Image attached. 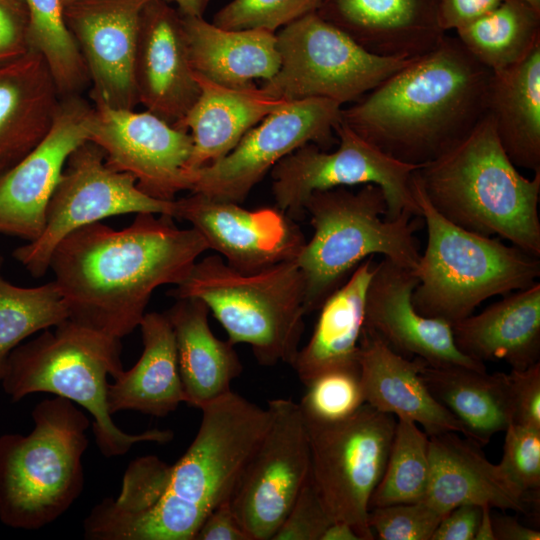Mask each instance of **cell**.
I'll use <instances>...</instances> for the list:
<instances>
[{
  "label": "cell",
  "instance_id": "obj_45",
  "mask_svg": "<svg viewBox=\"0 0 540 540\" xmlns=\"http://www.w3.org/2000/svg\"><path fill=\"white\" fill-rule=\"evenodd\" d=\"M504 0H438V16L444 32L457 30L493 10Z\"/></svg>",
  "mask_w": 540,
  "mask_h": 540
},
{
  "label": "cell",
  "instance_id": "obj_43",
  "mask_svg": "<svg viewBox=\"0 0 540 540\" xmlns=\"http://www.w3.org/2000/svg\"><path fill=\"white\" fill-rule=\"evenodd\" d=\"M508 374L512 424L540 428V362ZM510 423V424H511Z\"/></svg>",
  "mask_w": 540,
  "mask_h": 540
},
{
  "label": "cell",
  "instance_id": "obj_33",
  "mask_svg": "<svg viewBox=\"0 0 540 540\" xmlns=\"http://www.w3.org/2000/svg\"><path fill=\"white\" fill-rule=\"evenodd\" d=\"M420 376L434 398L464 426L466 438L485 445L512 422L508 374L463 366H432L422 360Z\"/></svg>",
  "mask_w": 540,
  "mask_h": 540
},
{
  "label": "cell",
  "instance_id": "obj_15",
  "mask_svg": "<svg viewBox=\"0 0 540 540\" xmlns=\"http://www.w3.org/2000/svg\"><path fill=\"white\" fill-rule=\"evenodd\" d=\"M271 421L229 505L251 540H272L310 474L305 418L290 399L269 400Z\"/></svg>",
  "mask_w": 540,
  "mask_h": 540
},
{
  "label": "cell",
  "instance_id": "obj_34",
  "mask_svg": "<svg viewBox=\"0 0 540 540\" xmlns=\"http://www.w3.org/2000/svg\"><path fill=\"white\" fill-rule=\"evenodd\" d=\"M455 31L476 60L497 72L521 62L540 45V10L526 0H504Z\"/></svg>",
  "mask_w": 540,
  "mask_h": 540
},
{
  "label": "cell",
  "instance_id": "obj_14",
  "mask_svg": "<svg viewBox=\"0 0 540 540\" xmlns=\"http://www.w3.org/2000/svg\"><path fill=\"white\" fill-rule=\"evenodd\" d=\"M341 110L339 103L324 98L287 102L251 128L227 155L191 171L190 192L241 204L288 154L307 143L330 147Z\"/></svg>",
  "mask_w": 540,
  "mask_h": 540
},
{
  "label": "cell",
  "instance_id": "obj_51",
  "mask_svg": "<svg viewBox=\"0 0 540 540\" xmlns=\"http://www.w3.org/2000/svg\"><path fill=\"white\" fill-rule=\"evenodd\" d=\"M175 2L183 16H203L208 0H165Z\"/></svg>",
  "mask_w": 540,
  "mask_h": 540
},
{
  "label": "cell",
  "instance_id": "obj_22",
  "mask_svg": "<svg viewBox=\"0 0 540 540\" xmlns=\"http://www.w3.org/2000/svg\"><path fill=\"white\" fill-rule=\"evenodd\" d=\"M316 13L379 56L417 58L446 35L438 0H321Z\"/></svg>",
  "mask_w": 540,
  "mask_h": 540
},
{
  "label": "cell",
  "instance_id": "obj_49",
  "mask_svg": "<svg viewBox=\"0 0 540 540\" xmlns=\"http://www.w3.org/2000/svg\"><path fill=\"white\" fill-rule=\"evenodd\" d=\"M321 540H361L354 528L342 521H333L323 533Z\"/></svg>",
  "mask_w": 540,
  "mask_h": 540
},
{
  "label": "cell",
  "instance_id": "obj_19",
  "mask_svg": "<svg viewBox=\"0 0 540 540\" xmlns=\"http://www.w3.org/2000/svg\"><path fill=\"white\" fill-rule=\"evenodd\" d=\"M149 0H74L64 20L85 62L95 105L134 109V63L142 10Z\"/></svg>",
  "mask_w": 540,
  "mask_h": 540
},
{
  "label": "cell",
  "instance_id": "obj_10",
  "mask_svg": "<svg viewBox=\"0 0 540 540\" xmlns=\"http://www.w3.org/2000/svg\"><path fill=\"white\" fill-rule=\"evenodd\" d=\"M275 34L280 67L261 89L288 102L308 98L329 99L341 106L356 102L414 59L370 53L316 12Z\"/></svg>",
  "mask_w": 540,
  "mask_h": 540
},
{
  "label": "cell",
  "instance_id": "obj_44",
  "mask_svg": "<svg viewBox=\"0 0 540 540\" xmlns=\"http://www.w3.org/2000/svg\"><path fill=\"white\" fill-rule=\"evenodd\" d=\"M28 12L23 0H0V65L17 60L30 49Z\"/></svg>",
  "mask_w": 540,
  "mask_h": 540
},
{
  "label": "cell",
  "instance_id": "obj_2",
  "mask_svg": "<svg viewBox=\"0 0 540 540\" xmlns=\"http://www.w3.org/2000/svg\"><path fill=\"white\" fill-rule=\"evenodd\" d=\"M492 71L445 35L383 80L341 121L388 156L423 166L468 137L486 115Z\"/></svg>",
  "mask_w": 540,
  "mask_h": 540
},
{
  "label": "cell",
  "instance_id": "obj_38",
  "mask_svg": "<svg viewBox=\"0 0 540 540\" xmlns=\"http://www.w3.org/2000/svg\"><path fill=\"white\" fill-rule=\"evenodd\" d=\"M306 388L298 404L307 419L323 422L341 420L365 403L360 371L327 372L313 379Z\"/></svg>",
  "mask_w": 540,
  "mask_h": 540
},
{
  "label": "cell",
  "instance_id": "obj_35",
  "mask_svg": "<svg viewBox=\"0 0 540 540\" xmlns=\"http://www.w3.org/2000/svg\"><path fill=\"white\" fill-rule=\"evenodd\" d=\"M28 12L30 51L45 60L60 97L80 95L89 74L63 14L62 0H23Z\"/></svg>",
  "mask_w": 540,
  "mask_h": 540
},
{
  "label": "cell",
  "instance_id": "obj_40",
  "mask_svg": "<svg viewBox=\"0 0 540 540\" xmlns=\"http://www.w3.org/2000/svg\"><path fill=\"white\" fill-rule=\"evenodd\" d=\"M499 463L506 477L527 497L539 504L540 428L509 424Z\"/></svg>",
  "mask_w": 540,
  "mask_h": 540
},
{
  "label": "cell",
  "instance_id": "obj_37",
  "mask_svg": "<svg viewBox=\"0 0 540 540\" xmlns=\"http://www.w3.org/2000/svg\"><path fill=\"white\" fill-rule=\"evenodd\" d=\"M429 473V436L415 422L398 418L386 467L368 509L422 501Z\"/></svg>",
  "mask_w": 540,
  "mask_h": 540
},
{
  "label": "cell",
  "instance_id": "obj_48",
  "mask_svg": "<svg viewBox=\"0 0 540 540\" xmlns=\"http://www.w3.org/2000/svg\"><path fill=\"white\" fill-rule=\"evenodd\" d=\"M492 526L496 540H540V532L521 524L516 518L492 513Z\"/></svg>",
  "mask_w": 540,
  "mask_h": 540
},
{
  "label": "cell",
  "instance_id": "obj_50",
  "mask_svg": "<svg viewBox=\"0 0 540 540\" xmlns=\"http://www.w3.org/2000/svg\"><path fill=\"white\" fill-rule=\"evenodd\" d=\"M474 540H496L493 532L491 508L481 507V516Z\"/></svg>",
  "mask_w": 540,
  "mask_h": 540
},
{
  "label": "cell",
  "instance_id": "obj_47",
  "mask_svg": "<svg viewBox=\"0 0 540 540\" xmlns=\"http://www.w3.org/2000/svg\"><path fill=\"white\" fill-rule=\"evenodd\" d=\"M194 540H251V538L238 522L229 502H225L208 514Z\"/></svg>",
  "mask_w": 540,
  "mask_h": 540
},
{
  "label": "cell",
  "instance_id": "obj_9",
  "mask_svg": "<svg viewBox=\"0 0 540 540\" xmlns=\"http://www.w3.org/2000/svg\"><path fill=\"white\" fill-rule=\"evenodd\" d=\"M195 438L170 465L156 501L155 516L195 535L215 508L229 502L237 482L271 421L268 407L229 391L204 405Z\"/></svg>",
  "mask_w": 540,
  "mask_h": 540
},
{
  "label": "cell",
  "instance_id": "obj_13",
  "mask_svg": "<svg viewBox=\"0 0 540 540\" xmlns=\"http://www.w3.org/2000/svg\"><path fill=\"white\" fill-rule=\"evenodd\" d=\"M173 201L142 192L136 178L111 169L103 150L87 140L68 157L46 209L45 226L34 241L16 248L13 257L35 278L49 269L51 255L67 235L101 219L131 213L173 218Z\"/></svg>",
  "mask_w": 540,
  "mask_h": 540
},
{
  "label": "cell",
  "instance_id": "obj_27",
  "mask_svg": "<svg viewBox=\"0 0 540 540\" xmlns=\"http://www.w3.org/2000/svg\"><path fill=\"white\" fill-rule=\"evenodd\" d=\"M200 94L175 128L190 132L193 148L188 171L211 164L227 155L254 126L284 106V101L256 85L235 89L218 85L195 74Z\"/></svg>",
  "mask_w": 540,
  "mask_h": 540
},
{
  "label": "cell",
  "instance_id": "obj_53",
  "mask_svg": "<svg viewBox=\"0 0 540 540\" xmlns=\"http://www.w3.org/2000/svg\"><path fill=\"white\" fill-rule=\"evenodd\" d=\"M63 1V5L66 6L67 4L73 2L74 0H62Z\"/></svg>",
  "mask_w": 540,
  "mask_h": 540
},
{
  "label": "cell",
  "instance_id": "obj_32",
  "mask_svg": "<svg viewBox=\"0 0 540 540\" xmlns=\"http://www.w3.org/2000/svg\"><path fill=\"white\" fill-rule=\"evenodd\" d=\"M486 114L511 162L540 172V45L516 65L492 72Z\"/></svg>",
  "mask_w": 540,
  "mask_h": 540
},
{
  "label": "cell",
  "instance_id": "obj_3",
  "mask_svg": "<svg viewBox=\"0 0 540 540\" xmlns=\"http://www.w3.org/2000/svg\"><path fill=\"white\" fill-rule=\"evenodd\" d=\"M415 176L445 219L540 257V172L531 179L520 174L487 114L468 137Z\"/></svg>",
  "mask_w": 540,
  "mask_h": 540
},
{
  "label": "cell",
  "instance_id": "obj_8",
  "mask_svg": "<svg viewBox=\"0 0 540 540\" xmlns=\"http://www.w3.org/2000/svg\"><path fill=\"white\" fill-rule=\"evenodd\" d=\"M168 295L203 301L228 341L248 344L260 365H291L296 357L306 313L304 281L295 260L242 273L220 255H208Z\"/></svg>",
  "mask_w": 540,
  "mask_h": 540
},
{
  "label": "cell",
  "instance_id": "obj_54",
  "mask_svg": "<svg viewBox=\"0 0 540 540\" xmlns=\"http://www.w3.org/2000/svg\"><path fill=\"white\" fill-rule=\"evenodd\" d=\"M2 263H3V258H2V256L0 255V268H1Z\"/></svg>",
  "mask_w": 540,
  "mask_h": 540
},
{
  "label": "cell",
  "instance_id": "obj_52",
  "mask_svg": "<svg viewBox=\"0 0 540 540\" xmlns=\"http://www.w3.org/2000/svg\"><path fill=\"white\" fill-rule=\"evenodd\" d=\"M529 2L532 6L540 10V0H526Z\"/></svg>",
  "mask_w": 540,
  "mask_h": 540
},
{
  "label": "cell",
  "instance_id": "obj_23",
  "mask_svg": "<svg viewBox=\"0 0 540 540\" xmlns=\"http://www.w3.org/2000/svg\"><path fill=\"white\" fill-rule=\"evenodd\" d=\"M456 432L429 436L430 473L424 501L446 515L459 505L488 506L528 515L531 503L469 439Z\"/></svg>",
  "mask_w": 540,
  "mask_h": 540
},
{
  "label": "cell",
  "instance_id": "obj_30",
  "mask_svg": "<svg viewBox=\"0 0 540 540\" xmlns=\"http://www.w3.org/2000/svg\"><path fill=\"white\" fill-rule=\"evenodd\" d=\"M139 327L143 352L131 369L108 383V410L165 417L185 402L174 331L164 312L145 313Z\"/></svg>",
  "mask_w": 540,
  "mask_h": 540
},
{
  "label": "cell",
  "instance_id": "obj_24",
  "mask_svg": "<svg viewBox=\"0 0 540 540\" xmlns=\"http://www.w3.org/2000/svg\"><path fill=\"white\" fill-rule=\"evenodd\" d=\"M358 361L365 403L420 424L429 436L445 432L467 436L461 422L434 398L422 380V359L403 357L362 329Z\"/></svg>",
  "mask_w": 540,
  "mask_h": 540
},
{
  "label": "cell",
  "instance_id": "obj_5",
  "mask_svg": "<svg viewBox=\"0 0 540 540\" xmlns=\"http://www.w3.org/2000/svg\"><path fill=\"white\" fill-rule=\"evenodd\" d=\"M28 435L0 436V521L38 530L63 515L84 489L82 463L91 423L63 397L39 402Z\"/></svg>",
  "mask_w": 540,
  "mask_h": 540
},
{
  "label": "cell",
  "instance_id": "obj_11",
  "mask_svg": "<svg viewBox=\"0 0 540 540\" xmlns=\"http://www.w3.org/2000/svg\"><path fill=\"white\" fill-rule=\"evenodd\" d=\"M305 422L311 478L329 516L350 524L361 540L375 539L368 505L386 467L396 417L364 403L341 420Z\"/></svg>",
  "mask_w": 540,
  "mask_h": 540
},
{
  "label": "cell",
  "instance_id": "obj_21",
  "mask_svg": "<svg viewBox=\"0 0 540 540\" xmlns=\"http://www.w3.org/2000/svg\"><path fill=\"white\" fill-rule=\"evenodd\" d=\"M134 80L139 103L171 125L199 97L182 15L165 0H149L142 10Z\"/></svg>",
  "mask_w": 540,
  "mask_h": 540
},
{
  "label": "cell",
  "instance_id": "obj_4",
  "mask_svg": "<svg viewBox=\"0 0 540 540\" xmlns=\"http://www.w3.org/2000/svg\"><path fill=\"white\" fill-rule=\"evenodd\" d=\"M121 350V339L66 319L53 332L46 329L16 347L0 383L12 402L45 392L86 409L93 417L96 445L106 458L125 455L137 443L171 441V430L131 434L112 420L107 406V377L115 379L123 371Z\"/></svg>",
  "mask_w": 540,
  "mask_h": 540
},
{
  "label": "cell",
  "instance_id": "obj_17",
  "mask_svg": "<svg viewBox=\"0 0 540 540\" xmlns=\"http://www.w3.org/2000/svg\"><path fill=\"white\" fill-rule=\"evenodd\" d=\"M173 218L189 222L208 249L242 273L295 260L306 243L296 221L276 206L247 210L191 193L174 200Z\"/></svg>",
  "mask_w": 540,
  "mask_h": 540
},
{
  "label": "cell",
  "instance_id": "obj_1",
  "mask_svg": "<svg viewBox=\"0 0 540 540\" xmlns=\"http://www.w3.org/2000/svg\"><path fill=\"white\" fill-rule=\"evenodd\" d=\"M173 219L138 213L121 230L99 221L62 239L49 269L68 319L119 339L139 327L154 290L182 283L209 250L196 229H180Z\"/></svg>",
  "mask_w": 540,
  "mask_h": 540
},
{
  "label": "cell",
  "instance_id": "obj_20",
  "mask_svg": "<svg viewBox=\"0 0 540 540\" xmlns=\"http://www.w3.org/2000/svg\"><path fill=\"white\" fill-rule=\"evenodd\" d=\"M418 281L413 270L386 257L376 264L366 290L363 330L409 359L487 371L485 364L457 349L450 323L417 312L412 294Z\"/></svg>",
  "mask_w": 540,
  "mask_h": 540
},
{
  "label": "cell",
  "instance_id": "obj_7",
  "mask_svg": "<svg viewBox=\"0 0 540 540\" xmlns=\"http://www.w3.org/2000/svg\"><path fill=\"white\" fill-rule=\"evenodd\" d=\"M412 186L428 234L426 250L414 271L419 281L412 294L421 315L452 325L486 299L528 288L539 278V256L442 217L427 200L415 172Z\"/></svg>",
  "mask_w": 540,
  "mask_h": 540
},
{
  "label": "cell",
  "instance_id": "obj_25",
  "mask_svg": "<svg viewBox=\"0 0 540 540\" xmlns=\"http://www.w3.org/2000/svg\"><path fill=\"white\" fill-rule=\"evenodd\" d=\"M451 328L457 349L477 362L505 361L516 370L540 362V283L506 294Z\"/></svg>",
  "mask_w": 540,
  "mask_h": 540
},
{
  "label": "cell",
  "instance_id": "obj_16",
  "mask_svg": "<svg viewBox=\"0 0 540 540\" xmlns=\"http://www.w3.org/2000/svg\"><path fill=\"white\" fill-rule=\"evenodd\" d=\"M88 129V140L103 150L107 166L133 175L148 196L173 201L179 192L190 191L187 164L193 141L189 132L147 110L105 105L92 108Z\"/></svg>",
  "mask_w": 540,
  "mask_h": 540
},
{
  "label": "cell",
  "instance_id": "obj_41",
  "mask_svg": "<svg viewBox=\"0 0 540 540\" xmlns=\"http://www.w3.org/2000/svg\"><path fill=\"white\" fill-rule=\"evenodd\" d=\"M444 516L422 500L372 508L367 521L380 540H431Z\"/></svg>",
  "mask_w": 540,
  "mask_h": 540
},
{
  "label": "cell",
  "instance_id": "obj_46",
  "mask_svg": "<svg viewBox=\"0 0 540 540\" xmlns=\"http://www.w3.org/2000/svg\"><path fill=\"white\" fill-rule=\"evenodd\" d=\"M480 516L481 507L459 505L443 517L431 540H474Z\"/></svg>",
  "mask_w": 540,
  "mask_h": 540
},
{
  "label": "cell",
  "instance_id": "obj_36",
  "mask_svg": "<svg viewBox=\"0 0 540 540\" xmlns=\"http://www.w3.org/2000/svg\"><path fill=\"white\" fill-rule=\"evenodd\" d=\"M66 319L68 310L55 281L27 288L0 275V382L9 355L23 340Z\"/></svg>",
  "mask_w": 540,
  "mask_h": 540
},
{
  "label": "cell",
  "instance_id": "obj_39",
  "mask_svg": "<svg viewBox=\"0 0 540 540\" xmlns=\"http://www.w3.org/2000/svg\"><path fill=\"white\" fill-rule=\"evenodd\" d=\"M321 0H232L212 23L228 30L264 29L274 32L316 12Z\"/></svg>",
  "mask_w": 540,
  "mask_h": 540
},
{
  "label": "cell",
  "instance_id": "obj_28",
  "mask_svg": "<svg viewBox=\"0 0 540 540\" xmlns=\"http://www.w3.org/2000/svg\"><path fill=\"white\" fill-rule=\"evenodd\" d=\"M195 74L218 85L244 89L268 81L280 67L276 34L264 29L228 30L203 16H183Z\"/></svg>",
  "mask_w": 540,
  "mask_h": 540
},
{
  "label": "cell",
  "instance_id": "obj_31",
  "mask_svg": "<svg viewBox=\"0 0 540 540\" xmlns=\"http://www.w3.org/2000/svg\"><path fill=\"white\" fill-rule=\"evenodd\" d=\"M209 312L196 298H177L164 312L175 335L185 403L199 409L229 392L243 369L234 345L212 333Z\"/></svg>",
  "mask_w": 540,
  "mask_h": 540
},
{
  "label": "cell",
  "instance_id": "obj_12",
  "mask_svg": "<svg viewBox=\"0 0 540 540\" xmlns=\"http://www.w3.org/2000/svg\"><path fill=\"white\" fill-rule=\"evenodd\" d=\"M339 146L326 152L307 143L282 158L272 169L276 207L292 219L305 217L304 204L315 191L357 184H375L386 198V220L403 211L421 217L412 178L419 166L398 161L355 133L344 122L335 126Z\"/></svg>",
  "mask_w": 540,
  "mask_h": 540
},
{
  "label": "cell",
  "instance_id": "obj_18",
  "mask_svg": "<svg viewBox=\"0 0 540 540\" xmlns=\"http://www.w3.org/2000/svg\"><path fill=\"white\" fill-rule=\"evenodd\" d=\"M92 108L80 95L62 97L46 136L0 175V233L29 242L41 235L47 205L66 161L89 139Z\"/></svg>",
  "mask_w": 540,
  "mask_h": 540
},
{
  "label": "cell",
  "instance_id": "obj_6",
  "mask_svg": "<svg viewBox=\"0 0 540 540\" xmlns=\"http://www.w3.org/2000/svg\"><path fill=\"white\" fill-rule=\"evenodd\" d=\"M304 210L314 233L295 262L304 281L306 315L318 310L369 256L381 254L405 268H418L415 216L403 211L394 220L382 218L387 202L379 186L315 191Z\"/></svg>",
  "mask_w": 540,
  "mask_h": 540
},
{
  "label": "cell",
  "instance_id": "obj_26",
  "mask_svg": "<svg viewBox=\"0 0 540 540\" xmlns=\"http://www.w3.org/2000/svg\"><path fill=\"white\" fill-rule=\"evenodd\" d=\"M61 97L44 58L29 51L0 65V175L48 133Z\"/></svg>",
  "mask_w": 540,
  "mask_h": 540
},
{
  "label": "cell",
  "instance_id": "obj_29",
  "mask_svg": "<svg viewBox=\"0 0 540 540\" xmlns=\"http://www.w3.org/2000/svg\"><path fill=\"white\" fill-rule=\"evenodd\" d=\"M373 257L364 259L318 309L313 333L291 363L305 386L327 372L360 371L359 342L366 290L374 270Z\"/></svg>",
  "mask_w": 540,
  "mask_h": 540
},
{
  "label": "cell",
  "instance_id": "obj_42",
  "mask_svg": "<svg viewBox=\"0 0 540 540\" xmlns=\"http://www.w3.org/2000/svg\"><path fill=\"white\" fill-rule=\"evenodd\" d=\"M332 522L309 474L272 540H321Z\"/></svg>",
  "mask_w": 540,
  "mask_h": 540
}]
</instances>
